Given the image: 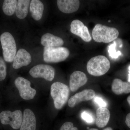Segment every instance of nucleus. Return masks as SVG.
<instances>
[{
    "instance_id": "nucleus-30",
    "label": "nucleus",
    "mask_w": 130,
    "mask_h": 130,
    "mask_svg": "<svg viewBox=\"0 0 130 130\" xmlns=\"http://www.w3.org/2000/svg\"><path fill=\"white\" fill-rule=\"evenodd\" d=\"M88 130H98L97 129H96V128H91V129H89Z\"/></svg>"
},
{
    "instance_id": "nucleus-17",
    "label": "nucleus",
    "mask_w": 130,
    "mask_h": 130,
    "mask_svg": "<svg viewBox=\"0 0 130 130\" xmlns=\"http://www.w3.org/2000/svg\"><path fill=\"white\" fill-rule=\"evenodd\" d=\"M30 11L31 16L36 21L42 18L44 11V5L39 0H32L30 5Z\"/></svg>"
},
{
    "instance_id": "nucleus-4",
    "label": "nucleus",
    "mask_w": 130,
    "mask_h": 130,
    "mask_svg": "<svg viewBox=\"0 0 130 130\" xmlns=\"http://www.w3.org/2000/svg\"><path fill=\"white\" fill-rule=\"evenodd\" d=\"M0 40L4 60L9 63L12 62L17 51L16 42L14 37L11 33L6 32L1 35Z\"/></svg>"
},
{
    "instance_id": "nucleus-15",
    "label": "nucleus",
    "mask_w": 130,
    "mask_h": 130,
    "mask_svg": "<svg viewBox=\"0 0 130 130\" xmlns=\"http://www.w3.org/2000/svg\"><path fill=\"white\" fill-rule=\"evenodd\" d=\"M41 43L44 47H61L64 44V42L61 38L47 33L42 37Z\"/></svg>"
},
{
    "instance_id": "nucleus-22",
    "label": "nucleus",
    "mask_w": 130,
    "mask_h": 130,
    "mask_svg": "<svg viewBox=\"0 0 130 130\" xmlns=\"http://www.w3.org/2000/svg\"><path fill=\"white\" fill-rule=\"evenodd\" d=\"M6 66L5 60L0 56V81L6 78L7 76Z\"/></svg>"
},
{
    "instance_id": "nucleus-21",
    "label": "nucleus",
    "mask_w": 130,
    "mask_h": 130,
    "mask_svg": "<svg viewBox=\"0 0 130 130\" xmlns=\"http://www.w3.org/2000/svg\"><path fill=\"white\" fill-rule=\"evenodd\" d=\"M116 42L114 41L113 43L110 44L108 47V52L109 56L113 59H117L121 54V53L120 51H116Z\"/></svg>"
},
{
    "instance_id": "nucleus-29",
    "label": "nucleus",
    "mask_w": 130,
    "mask_h": 130,
    "mask_svg": "<svg viewBox=\"0 0 130 130\" xmlns=\"http://www.w3.org/2000/svg\"><path fill=\"white\" fill-rule=\"evenodd\" d=\"M113 130L112 129L111 127H107V128H105V129H104V130Z\"/></svg>"
},
{
    "instance_id": "nucleus-24",
    "label": "nucleus",
    "mask_w": 130,
    "mask_h": 130,
    "mask_svg": "<svg viewBox=\"0 0 130 130\" xmlns=\"http://www.w3.org/2000/svg\"><path fill=\"white\" fill-rule=\"evenodd\" d=\"M60 130H78L76 127H74L73 124L71 122H67L61 126Z\"/></svg>"
},
{
    "instance_id": "nucleus-12",
    "label": "nucleus",
    "mask_w": 130,
    "mask_h": 130,
    "mask_svg": "<svg viewBox=\"0 0 130 130\" xmlns=\"http://www.w3.org/2000/svg\"><path fill=\"white\" fill-rule=\"evenodd\" d=\"M31 61L30 54L24 49H20L17 52L13 59V67L17 70L29 64Z\"/></svg>"
},
{
    "instance_id": "nucleus-11",
    "label": "nucleus",
    "mask_w": 130,
    "mask_h": 130,
    "mask_svg": "<svg viewBox=\"0 0 130 130\" xmlns=\"http://www.w3.org/2000/svg\"><path fill=\"white\" fill-rule=\"evenodd\" d=\"M88 78L86 74L80 71H76L70 77V88L72 92L76 91L80 87L87 83Z\"/></svg>"
},
{
    "instance_id": "nucleus-14",
    "label": "nucleus",
    "mask_w": 130,
    "mask_h": 130,
    "mask_svg": "<svg viewBox=\"0 0 130 130\" xmlns=\"http://www.w3.org/2000/svg\"><path fill=\"white\" fill-rule=\"evenodd\" d=\"M58 8L61 11L66 13H71L78 10L80 2L78 0H58Z\"/></svg>"
},
{
    "instance_id": "nucleus-6",
    "label": "nucleus",
    "mask_w": 130,
    "mask_h": 130,
    "mask_svg": "<svg viewBox=\"0 0 130 130\" xmlns=\"http://www.w3.org/2000/svg\"><path fill=\"white\" fill-rule=\"evenodd\" d=\"M23 118V113L20 110L13 112L4 111L0 113V121L2 124L5 125H9L15 130L20 128Z\"/></svg>"
},
{
    "instance_id": "nucleus-8",
    "label": "nucleus",
    "mask_w": 130,
    "mask_h": 130,
    "mask_svg": "<svg viewBox=\"0 0 130 130\" xmlns=\"http://www.w3.org/2000/svg\"><path fill=\"white\" fill-rule=\"evenodd\" d=\"M29 74L33 78H42L51 81L55 75V70L50 65L40 64L35 66L30 69Z\"/></svg>"
},
{
    "instance_id": "nucleus-18",
    "label": "nucleus",
    "mask_w": 130,
    "mask_h": 130,
    "mask_svg": "<svg viewBox=\"0 0 130 130\" xmlns=\"http://www.w3.org/2000/svg\"><path fill=\"white\" fill-rule=\"evenodd\" d=\"M112 90L116 95L130 93V83L124 82L119 78L115 79L112 85Z\"/></svg>"
},
{
    "instance_id": "nucleus-19",
    "label": "nucleus",
    "mask_w": 130,
    "mask_h": 130,
    "mask_svg": "<svg viewBox=\"0 0 130 130\" xmlns=\"http://www.w3.org/2000/svg\"><path fill=\"white\" fill-rule=\"evenodd\" d=\"M30 2L29 0L18 1L15 10L17 18L20 19L25 18L28 14Z\"/></svg>"
},
{
    "instance_id": "nucleus-27",
    "label": "nucleus",
    "mask_w": 130,
    "mask_h": 130,
    "mask_svg": "<svg viewBox=\"0 0 130 130\" xmlns=\"http://www.w3.org/2000/svg\"><path fill=\"white\" fill-rule=\"evenodd\" d=\"M128 70H129V74H128V81L129 83H130V66L128 68Z\"/></svg>"
},
{
    "instance_id": "nucleus-20",
    "label": "nucleus",
    "mask_w": 130,
    "mask_h": 130,
    "mask_svg": "<svg viewBox=\"0 0 130 130\" xmlns=\"http://www.w3.org/2000/svg\"><path fill=\"white\" fill-rule=\"evenodd\" d=\"M16 0H5L3 2L2 9L3 12L7 16H11L14 14L17 5Z\"/></svg>"
},
{
    "instance_id": "nucleus-9",
    "label": "nucleus",
    "mask_w": 130,
    "mask_h": 130,
    "mask_svg": "<svg viewBox=\"0 0 130 130\" xmlns=\"http://www.w3.org/2000/svg\"><path fill=\"white\" fill-rule=\"evenodd\" d=\"M70 26L71 32L79 36L85 42H89L92 40L88 27L82 21L75 20L72 22Z\"/></svg>"
},
{
    "instance_id": "nucleus-7",
    "label": "nucleus",
    "mask_w": 130,
    "mask_h": 130,
    "mask_svg": "<svg viewBox=\"0 0 130 130\" xmlns=\"http://www.w3.org/2000/svg\"><path fill=\"white\" fill-rule=\"evenodd\" d=\"M14 85L23 99L29 100L35 97L36 91L31 87V83L29 80L22 77H18L14 81Z\"/></svg>"
},
{
    "instance_id": "nucleus-28",
    "label": "nucleus",
    "mask_w": 130,
    "mask_h": 130,
    "mask_svg": "<svg viewBox=\"0 0 130 130\" xmlns=\"http://www.w3.org/2000/svg\"><path fill=\"white\" fill-rule=\"evenodd\" d=\"M127 101H128V103H129V105L130 106V95L129 96L128 98H127Z\"/></svg>"
},
{
    "instance_id": "nucleus-23",
    "label": "nucleus",
    "mask_w": 130,
    "mask_h": 130,
    "mask_svg": "<svg viewBox=\"0 0 130 130\" xmlns=\"http://www.w3.org/2000/svg\"><path fill=\"white\" fill-rule=\"evenodd\" d=\"M81 117L83 120L88 124H92L94 121L93 115L86 111H84L81 113Z\"/></svg>"
},
{
    "instance_id": "nucleus-10",
    "label": "nucleus",
    "mask_w": 130,
    "mask_h": 130,
    "mask_svg": "<svg viewBox=\"0 0 130 130\" xmlns=\"http://www.w3.org/2000/svg\"><path fill=\"white\" fill-rule=\"evenodd\" d=\"M95 92L93 90H85L71 97L68 100V106L71 108L74 107L80 102L92 100L95 97Z\"/></svg>"
},
{
    "instance_id": "nucleus-16",
    "label": "nucleus",
    "mask_w": 130,
    "mask_h": 130,
    "mask_svg": "<svg viewBox=\"0 0 130 130\" xmlns=\"http://www.w3.org/2000/svg\"><path fill=\"white\" fill-rule=\"evenodd\" d=\"M96 125L99 128H103L109 122L110 112L107 108L100 107L96 110Z\"/></svg>"
},
{
    "instance_id": "nucleus-2",
    "label": "nucleus",
    "mask_w": 130,
    "mask_h": 130,
    "mask_svg": "<svg viewBox=\"0 0 130 130\" xmlns=\"http://www.w3.org/2000/svg\"><path fill=\"white\" fill-rule=\"evenodd\" d=\"M86 67L89 74L95 76H100L109 71L110 61L106 56L98 55L90 59L87 63Z\"/></svg>"
},
{
    "instance_id": "nucleus-3",
    "label": "nucleus",
    "mask_w": 130,
    "mask_h": 130,
    "mask_svg": "<svg viewBox=\"0 0 130 130\" xmlns=\"http://www.w3.org/2000/svg\"><path fill=\"white\" fill-rule=\"evenodd\" d=\"M69 87L65 84L56 82L52 84L50 94L54 101V105L56 109H60L67 102L69 97Z\"/></svg>"
},
{
    "instance_id": "nucleus-26",
    "label": "nucleus",
    "mask_w": 130,
    "mask_h": 130,
    "mask_svg": "<svg viewBox=\"0 0 130 130\" xmlns=\"http://www.w3.org/2000/svg\"><path fill=\"white\" fill-rule=\"evenodd\" d=\"M125 123L127 126L130 128V113H128L126 117Z\"/></svg>"
},
{
    "instance_id": "nucleus-1",
    "label": "nucleus",
    "mask_w": 130,
    "mask_h": 130,
    "mask_svg": "<svg viewBox=\"0 0 130 130\" xmlns=\"http://www.w3.org/2000/svg\"><path fill=\"white\" fill-rule=\"evenodd\" d=\"M92 35L96 42L108 43L118 38L119 32L116 28L97 24L93 28Z\"/></svg>"
},
{
    "instance_id": "nucleus-5",
    "label": "nucleus",
    "mask_w": 130,
    "mask_h": 130,
    "mask_svg": "<svg viewBox=\"0 0 130 130\" xmlns=\"http://www.w3.org/2000/svg\"><path fill=\"white\" fill-rule=\"evenodd\" d=\"M70 54L69 50L65 47H44L43 60L47 63H58L66 60Z\"/></svg>"
},
{
    "instance_id": "nucleus-13",
    "label": "nucleus",
    "mask_w": 130,
    "mask_h": 130,
    "mask_svg": "<svg viewBox=\"0 0 130 130\" xmlns=\"http://www.w3.org/2000/svg\"><path fill=\"white\" fill-rule=\"evenodd\" d=\"M36 123L34 112L29 108L25 109L20 130H36Z\"/></svg>"
},
{
    "instance_id": "nucleus-25",
    "label": "nucleus",
    "mask_w": 130,
    "mask_h": 130,
    "mask_svg": "<svg viewBox=\"0 0 130 130\" xmlns=\"http://www.w3.org/2000/svg\"><path fill=\"white\" fill-rule=\"evenodd\" d=\"M95 102L99 105L100 107H107V104L106 103L102 98L100 97H96L95 98L94 100Z\"/></svg>"
}]
</instances>
